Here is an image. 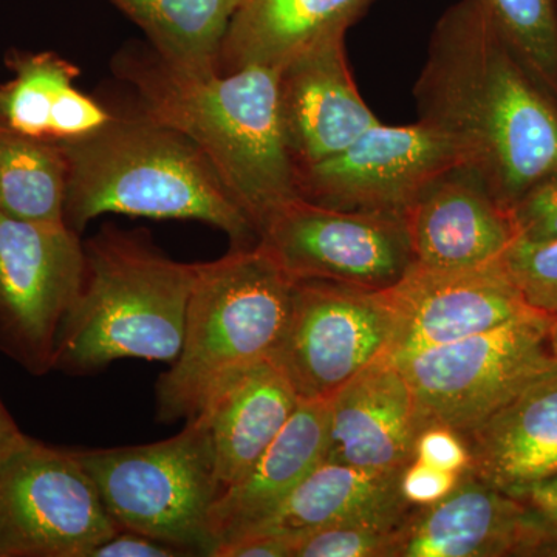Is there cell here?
<instances>
[{
	"instance_id": "cell-1",
	"label": "cell",
	"mask_w": 557,
	"mask_h": 557,
	"mask_svg": "<svg viewBox=\"0 0 557 557\" xmlns=\"http://www.w3.org/2000/svg\"><path fill=\"white\" fill-rule=\"evenodd\" d=\"M418 120L509 208L557 171V97L523 64L479 0L442 14L416 87Z\"/></svg>"
},
{
	"instance_id": "cell-2",
	"label": "cell",
	"mask_w": 557,
	"mask_h": 557,
	"mask_svg": "<svg viewBox=\"0 0 557 557\" xmlns=\"http://www.w3.org/2000/svg\"><path fill=\"white\" fill-rule=\"evenodd\" d=\"M113 70L137 94L138 113L208 157L258 233L271 212L299 197L278 119V69L193 73L148 47L121 51Z\"/></svg>"
},
{
	"instance_id": "cell-3",
	"label": "cell",
	"mask_w": 557,
	"mask_h": 557,
	"mask_svg": "<svg viewBox=\"0 0 557 557\" xmlns=\"http://www.w3.org/2000/svg\"><path fill=\"white\" fill-rule=\"evenodd\" d=\"M69 160L64 222L75 233L104 214L197 220L258 245V230L219 172L190 139L149 116H113L101 129L61 145Z\"/></svg>"
},
{
	"instance_id": "cell-4",
	"label": "cell",
	"mask_w": 557,
	"mask_h": 557,
	"mask_svg": "<svg viewBox=\"0 0 557 557\" xmlns=\"http://www.w3.org/2000/svg\"><path fill=\"white\" fill-rule=\"evenodd\" d=\"M197 263L168 258L146 231L106 226L84 242L83 282L53 370L90 375L119 359L172 364L182 350Z\"/></svg>"
},
{
	"instance_id": "cell-5",
	"label": "cell",
	"mask_w": 557,
	"mask_h": 557,
	"mask_svg": "<svg viewBox=\"0 0 557 557\" xmlns=\"http://www.w3.org/2000/svg\"><path fill=\"white\" fill-rule=\"evenodd\" d=\"M293 285L258 245L197 263L182 350L157 381L160 421L193 420L231 380L273 357L287 325Z\"/></svg>"
},
{
	"instance_id": "cell-6",
	"label": "cell",
	"mask_w": 557,
	"mask_h": 557,
	"mask_svg": "<svg viewBox=\"0 0 557 557\" xmlns=\"http://www.w3.org/2000/svg\"><path fill=\"white\" fill-rule=\"evenodd\" d=\"M76 454L120 530L157 539L183 556L212 557L211 509L222 486L203 417L161 442Z\"/></svg>"
},
{
	"instance_id": "cell-7",
	"label": "cell",
	"mask_w": 557,
	"mask_h": 557,
	"mask_svg": "<svg viewBox=\"0 0 557 557\" xmlns=\"http://www.w3.org/2000/svg\"><path fill=\"white\" fill-rule=\"evenodd\" d=\"M553 321L533 311L479 335L392 357L412 388L423 428L442 424L465 438L534 381L557 372Z\"/></svg>"
},
{
	"instance_id": "cell-8",
	"label": "cell",
	"mask_w": 557,
	"mask_h": 557,
	"mask_svg": "<svg viewBox=\"0 0 557 557\" xmlns=\"http://www.w3.org/2000/svg\"><path fill=\"white\" fill-rule=\"evenodd\" d=\"M119 530L76 449L24 434L0 454V557H90Z\"/></svg>"
},
{
	"instance_id": "cell-9",
	"label": "cell",
	"mask_w": 557,
	"mask_h": 557,
	"mask_svg": "<svg viewBox=\"0 0 557 557\" xmlns=\"http://www.w3.org/2000/svg\"><path fill=\"white\" fill-rule=\"evenodd\" d=\"M258 247L293 281L387 289L413 265L405 214L347 211L296 197L271 212Z\"/></svg>"
},
{
	"instance_id": "cell-10",
	"label": "cell",
	"mask_w": 557,
	"mask_h": 557,
	"mask_svg": "<svg viewBox=\"0 0 557 557\" xmlns=\"http://www.w3.org/2000/svg\"><path fill=\"white\" fill-rule=\"evenodd\" d=\"M398 314L387 289L296 281L273 354L300 399H329L362 369L392 354Z\"/></svg>"
},
{
	"instance_id": "cell-11",
	"label": "cell",
	"mask_w": 557,
	"mask_h": 557,
	"mask_svg": "<svg viewBox=\"0 0 557 557\" xmlns=\"http://www.w3.org/2000/svg\"><path fill=\"white\" fill-rule=\"evenodd\" d=\"M83 273L78 233L0 212V354L33 376L50 373Z\"/></svg>"
},
{
	"instance_id": "cell-12",
	"label": "cell",
	"mask_w": 557,
	"mask_h": 557,
	"mask_svg": "<svg viewBox=\"0 0 557 557\" xmlns=\"http://www.w3.org/2000/svg\"><path fill=\"white\" fill-rule=\"evenodd\" d=\"M456 166V148L423 121L380 123L338 156L296 168V189L322 207L405 214L428 185Z\"/></svg>"
},
{
	"instance_id": "cell-13",
	"label": "cell",
	"mask_w": 557,
	"mask_h": 557,
	"mask_svg": "<svg viewBox=\"0 0 557 557\" xmlns=\"http://www.w3.org/2000/svg\"><path fill=\"white\" fill-rule=\"evenodd\" d=\"M553 545L522 500L467 471L449 496L410 509L392 557L552 556Z\"/></svg>"
},
{
	"instance_id": "cell-14",
	"label": "cell",
	"mask_w": 557,
	"mask_h": 557,
	"mask_svg": "<svg viewBox=\"0 0 557 557\" xmlns=\"http://www.w3.org/2000/svg\"><path fill=\"white\" fill-rule=\"evenodd\" d=\"M387 292L398 314L394 358L479 335L539 311L523 298L500 260L469 270H431L413 263Z\"/></svg>"
},
{
	"instance_id": "cell-15",
	"label": "cell",
	"mask_w": 557,
	"mask_h": 557,
	"mask_svg": "<svg viewBox=\"0 0 557 557\" xmlns=\"http://www.w3.org/2000/svg\"><path fill=\"white\" fill-rule=\"evenodd\" d=\"M346 35L319 40L278 69V119L295 170L338 156L381 123L348 67Z\"/></svg>"
},
{
	"instance_id": "cell-16",
	"label": "cell",
	"mask_w": 557,
	"mask_h": 557,
	"mask_svg": "<svg viewBox=\"0 0 557 557\" xmlns=\"http://www.w3.org/2000/svg\"><path fill=\"white\" fill-rule=\"evenodd\" d=\"M421 428L412 388L386 355L329 398L324 461L368 471H403L416 458Z\"/></svg>"
},
{
	"instance_id": "cell-17",
	"label": "cell",
	"mask_w": 557,
	"mask_h": 557,
	"mask_svg": "<svg viewBox=\"0 0 557 557\" xmlns=\"http://www.w3.org/2000/svg\"><path fill=\"white\" fill-rule=\"evenodd\" d=\"M413 263L431 270L491 265L516 240L507 208L463 166L435 178L405 212Z\"/></svg>"
},
{
	"instance_id": "cell-18",
	"label": "cell",
	"mask_w": 557,
	"mask_h": 557,
	"mask_svg": "<svg viewBox=\"0 0 557 557\" xmlns=\"http://www.w3.org/2000/svg\"><path fill=\"white\" fill-rule=\"evenodd\" d=\"M329 399H300L281 434L255 467L220 493L211 509L215 548L270 518L327 449ZM214 553V552H212Z\"/></svg>"
},
{
	"instance_id": "cell-19",
	"label": "cell",
	"mask_w": 557,
	"mask_h": 557,
	"mask_svg": "<svg viewBox=\"0 0 557 557\" xmlns=\"http://www.w3.org/2000/svg\"><path fill=\"white\" fill-rule=\"evenodd\" d=\"M469 471L519 497L557 472V372L534 381L465 437Z\"/></svg>"
},
{
	"instance_id": "cell-20",
	"label": "cell",
	"mask_w": 557,
	"mask_h": 557,
	"mask_svg": "<svg viewBox=\"0 0 557 557\" xmlns=\"http://www.w3.org/2000/svg\"><path fill=\"white\" fill-rule=\"evenodd\" d=\"M13 78L0 84V131L69 145L89 137L112 113L75 87L79 69L53 51H10Z\"/></svg>"
},
{
	"instance_id": "cell-21",
	"label": "cell",
	"mask_w": 557,
	"mask_h": 557,
	"mask_svg": "<svg viewBox=\"0 0 557 557\" xmlns=\"http://www.w3.org/2000/svg\"><path fill=\"white\" fill-rule=\"evenodd\" d=\"M300 398L273 358L244 370L209 399L207 421L222 491L255 467L281 434Z\"/></svg>"
},
{
	"instance_id": "cell-22",
	"label": "cell",
	"mask_w": 557,
	"mask_h": 557,
	"mask_svg": "<svg viewBox=\"0 0 557 557\" xmlns=\"http://www.w3.org/2000/svg\"><path fill=\"white\" fill-rule=\"evenodd\" d=\"M403 471H368L322 461L269 519L248 533L281 534L296 541L343 523H401L412 509L403 497Z\"/></svg>"
},
{
	"instance_id": "cell-23",
	"label": "cell",
	"mask_w": 557,
	"mask_h": 557,
	"mask_svg": "<svg viewBox=\"0 0 557 557\" xmlns=\"http://www.w3.org/2000/svg\"><path fill=\"white\" fill-rule=\"evenodd\" d=\"M372 0H240L223 39L219 73L281 69L319 40L347 33Z\"/></svg>"
},
{
	"instance_id": "cell-24",
	"label": "cell",
	"mask_w": 557,
	"mask_h": 557,
	"mask_svg": "<svg viewBox=\"0 0 557 557\" xmlns=\"http://www.w3.org/2000/svg\"><path fill=\"white\" fill-rule=\"evenodd\" d=\"M171 64L219 72V54L240 0H112Z\"/></svg>"
},
{
	"instance_id": "cell-25",
	"label": "cell",
	"mask_w": 557,
	"mask_h": 557,
	"mask_svg": "<svg viewBox=\"0 0 557 557\" xmlns=\"http://www.w3.org/2000/svg\"><path fill=\"white\" fill-rule=\"evenodd\" d=\"M69 160L57 143L0 131V212L22 222L65 225Z\"/></svg>"
},
{
	"instance_id": "cell-26",
	"label": "cell",
	"mask_w": 557,
	"mask_h": 557,
	"mask_svg": "<svg viewBox=\"0 0 557 557\" xmlns=\"http://www.w3.org/2000/svg\"><path fill=\"white\" fill-rule=\"evenodd\" d=\"M523 64L557 97L556 0H479Z\"/></svg>"
},
{
	"instance_id": "cell-27",
	"label": "cell",
	"mask_w": 557,
	"mask_h": 557,
	"mask_svg": "<svg viewBox=\"0 0 557 557\" xmlns=\"http://www.w3.org/2000/svg\"><path fill=\"white\" fill-rule=\"evenodd\" d=\"M398 527L357 522L321 528L296 539L293 557H392Z\"/></svg>"
},
{
	"instance_id": "cell-28",
	"label": "cell",
	"mask_w": 557,
	"mask_h": 557,
	"mask_svg": "<svg viewBox=\"0 0 557 557\" xmlns=\"http://www.w3.org/2000/svg\"><path fill=\"white\" fill-rule=\"evenodd\" d=\"M500 265L533 309L557 318V239L544 244L515 240Z\"/></svg>"
},
{
	"instance_id": "cell-29",
	"label": "cell",
	"mask_w": 557,
	"mask_h": 557,
	"mask_svg": "<svg viewBox=\"0 0 557 557\" xmlns=\"http://www.w3.org/2000/svg\"><path fill=\"white\" fill-rule=\"evenodd\" d=\"M516 240L544 244L557 239V171L527 190L509 208Z\"/></svg>"
},
{
	"instance_id": "cell-30",
	"label": "cell",
	"mask_w": 557,
	"mask_h": 557,
	"mask_svg": "<svg viewBox=\"0 0 557 557\" xmlns=\"http://www.w3.org/2000/svg\"><path fill=\"white\" fill-rule=\"evenodd\" d=\"M416 458L431 467L463 474L471 468V450L467 440L442 424L421 428L416 442Z\"/></svg>"
},
{
	"instance_id": "cell-31",
	"label": "cell",
	"mask_w": 557,
	"mask_h": 557,
	"mask_svg": "<svg viewBox=\"0 0 557 557\" xmlns=\"http://www.w3.org/2000/svg\"><path fill=\"white\" fill-rule=\"evenodd\" d=\"M461 474L445 471L413 458L401 474V493L412 507H428L449 496Z\"/></svg>"
},
{
	"instance_id": "cell-32",
	"label": "cell",
	"mask_w": 557,
	"mask_h": 557,
	"mask_svg": "<svg viewBox=\"0 0 557 557\" xmlns=\"http://www.w3.org/2000/svg\"><path fill=\"white\" fill-rule=\"evenodd\" d=\"M295 539L273 533H245L223 542L212 557H293Z\"/></svg>"
},
{
	"instance_id": "cell-33",
	"label": "cell",
	"mask_w": 557,
	"mask_h": 557,
	"mask_svg": "<svg viewBox=\"0 0 557 557\" xmlns=\"http://www.w3.org/2000/svg\"><path fill=\"white\" fill-rule=\"evenodd\" d=\"M183 556L180 549L145 534L119 530L113 536L98 545L90 557H175Z\"/></svg>"
},
{
	"instance_id": "cell-34",
	"label": "cell",
	"mask_w": 557,
	"mask_h": 557,
	"mask_svg": "<svg viewBox=\"0 0 557 557\" xmlns=\"http://www.w3.org/2000/svg\"><path fill=\"white\" fill-rule=\"evenodd\" d=\"M522 500L547 530L553 541L552 556H557V472L552 478L542 480L520 494Z\"/></svg>"
},
{
	"instance_id": "cell-35",
	"label": "cell",
	"mask_w": 557,
	"mask_h": 557,
	"mask_svg": "<svg viewBox=\"0 0 557 557\" xmlns=\"http://www.w3.org/2000/svg\"><path fill=\"white\" fill-rule=\"evenodd\" d=\"M22 435H24V432L17 426L9 409L5 408L2 399H0V454L9 449L11 445H14Z\"/></svg>"
},
{
	"instance_id": "cell-36",
	"label": "cell",
	"mask_w": 557,
	"mask_h": 557,
	"mask_svg": "<svg viewBox=\"0 0 557 557\" xmlns=\"http://www.w3.org/2000/svg\"><path fill=\"white\" fill-rule=\"evenodd\" d=\"M549 348H552L553 357L557 359V318H555L552 329H549Z\"/></svg>"
},
{
	"instance_id": "cell-37",
	"label": "cell",
	"mask_w": 557,
	"mask_h": 557,
	"mask_svg": "<svg viewBox=\"0 0 557 557\" xmlns=\"http://www.w3.org/2000/svg\"><path fill=\"white\" fill-rule=\"evenodd\" d=\"M556 7H557V0H556Z\"/></svg>"
}]
</instances>
